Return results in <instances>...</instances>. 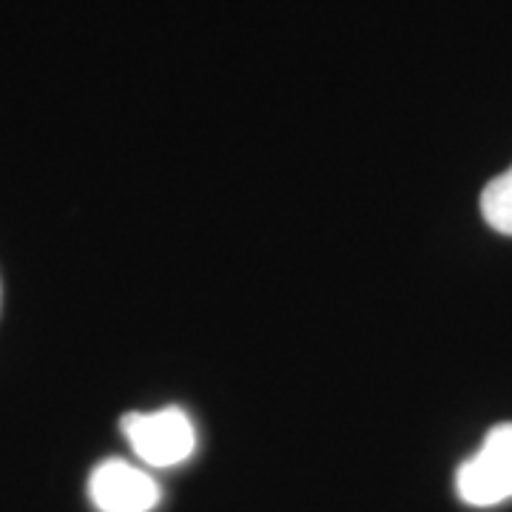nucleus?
<instances>
[{
	"mask_svg": "<svg viewBox=\"0 0 512 512\" xmlns=\"http://www.w3.org/2000/svg\"><path fill=\"white\" fill-rule=\"evenodd\" d=\"M89 495L100 512H151L160 501V487L140 467L109 458L94 467Z\"/></svg>",
	"mask_w": 512,
	"mask_h": 512,
	"instance_id": "obj_3",
	"label": "nucleus"
},
{
	"mask_svg": "<svg viewBox=\"0 0 512 512\" xmlns=\"http://www.w3.org/2000/svg\"><path fill=\"white\" fill-rule=\"evenodd\" d=\"M481 214L498 234L512 237V165L498 174L481 194Z\"/></svg>",
	"mask_w": 512,
	"mask_h": 512,
	"instance_id": "obj_4",
	"label": "nucleus"
},
{
	"mask_svg": "<svg viewBox=\"0 0 512 512\" xmlns=\"http://www.w3.org/2000/svg\"><path fill=\"white\" fill-rule=\"evenodd\" d=\"M456 490L470 507H495L512 498V424L487 433L476 456L458 467Z\"/></svg>",
	"mask_w": 512,
	"mask_h": 512,
	"instance_id": "obj_1",
	"label": "nucleus"
},
{
	"mask_svg": "<svg viewBox=\"0 0 512 512\" xmlns=\"http://www.w3.org/2000/svg\"><path fill=\"white\" fill-rule=\"evenodd\" d=\"M123 433L137 456L151 467H174L194 453V424L180 407H165L157 413H128Z\"/></svg>",
	"mask_w": 512,
	"mask_h": 512,
	"instance_id": "obj_2",
	"label": "nucleus"
}]
</instances>
